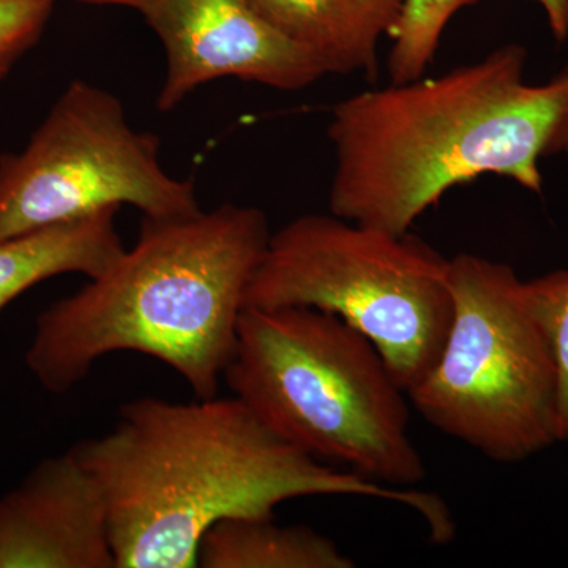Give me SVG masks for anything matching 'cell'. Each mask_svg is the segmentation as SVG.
<instances>
[{"label": "cell", "instance_id": "cell-1", "mask_svg": "<svg viewBox=\"0 0 568 568\" xmlns=\"http://www.w3.org/2000/svg\"><path fill=\"white\" fill-rule=\"evenodd\" d=\"M102 491L115 568H194L201 540L230 518L274 517L286 500H388L424 519L429 538L455 537L433 493L338 470L293 446L235 398L133 399L111 432L69 448Z\"/></svg>", "mask_w": 568, "mask_h": 568}, {"label": "cell", "instance_id": "cell-2", "mask_svg": "<svg viewBox=\"0 0 568 568\" xmlns=\"http://www.w3.org/2000/svg\"><path fill=\"white\" fill-rule=\"evenodd\" d=\"M526 62L525 48L504 44L439 77L336 103L328 211L402 235L452 189L481 175L541 194L540 160L562 152L568 130V65L529 84Z\"/></svg>", "mask_w": 568, "mask_h": 568}, {"label": "cell", "instance_id": "cell-3", "mask_svg": "<svg viewBox=\"0 0 568 568\" xmlns=\"http://www.w3.org/2000/svg\"><path fill=\"white\" fill-rule=\"evenodd\" d=\"M271 234L252 205L144 216L133 248L40 313L26 365L41 387L67 394L104 355L132 351L170 366L197 399L215 398Z\"/></svg>", "mask_w": 568, "mask_h": 568}, {"label": "cell", "instance_id": "cell-4", "mask_svg": "<svg viewBox=\"0 0 568 568\" xmlns=\"http://www.w3.org/2000/svg\"><path fill=\"white\" fill-rule=\"evenodd\" d=\"M223 379L287 443L395 488L425 480L405 388L361 332L306 306L244 308Z\"/></svg>", "mask_w": 568, "mask_h": 568}, {"label": "cell", "instance_id": "cell-5", "mask_svg": "<svg viewBox=\"0 0 568 568\" xmlns=\"http://www.w3.org/2000/svg\"><path fill=\"white\" fill-rule=\"evenodd\" d=\"M331 313L375 345L406 394L432 369L454 313L450 260L420 237L308 213L271 234L245 308Z\"/></svg>", "mask_w": 568, "mask_h": 568}, {"label": "cell", "instance_id": "cell-6", "mask_svg": "<svg viewBox=\"0 0 568 568\" xmlns=\"http://www.w3.org/2000/svg\"><path fill=\"white\" fill-rule=\"evenodd\" d=\"M454 313L446 342L410 405L444 435L496 463H521L558 444L556 372L508 264L450 257Z\"/></svg>", "mask_w": 568, "mask_h": 568}, {"label": "cell", "instance_id": "cell-7", "mask_svg": "<svg viewBox=\"0 0 568 568\" xmlns=\"http://www.w3.org/2000/svg\"><path fill=\"white\" fill-rule=\"evenodd\" d=\"M159 153L118 97L71 81L28 145L0 156V239L125 204L153 220L203 211L193 182L168 174Z\"/></svg>", "mask_w": 568, "mask_h": 568}, {"label": "cell", "instance_id": "cell-8", "mask_svg": "<svg viewBox=\"0 0 568 568\" xmlns=\"http://www.w3.org/2000/svg\"><path fill=\"white\" fill-rule=\"evenodd\" d=\"M138 11L166 51L160 111H171L200 85L220 80L304 91L325 77L308 52L284 37L250 0H77Z\"/></svg>", "mask_w": 568, "mask_h": 568}, {"label": "cell", "instance_id": "cell-9", "mask_svg": "<svg viewBox=\"0 0 568 568\" xmlns=\"http://www.w3.org/2000/svg\"><path fill=\"white\" fill-rule=\"evenodd\" d=\"M0 568H115L102 491L70 450L0 497Z\"/></svg>", "mask_w": 568, "mask_h": 568}, {"label": "cell", "instance_id": "cell-10", "mask_svg": "<svg viewBox=\"0 0 568 568\" xmlns=\"http://www.w3.org/2000/svg\"><path fill=\"white\" fill-rule=\"evenodd\" d=\"M325 74L377 73L383 39H392L406 0H250Z\"/></svg>", "mask_w": 568, "mask_h": 568}, {"label": "cell", "instance_id": "cell-11", "mask_svg": "<svg viewBox=\"0 0 568 568\" xmlns=\"http://www.w3.org/2000/svg\"><path fill=\"white\" fill-rule=\"evenodd\" d=\"M104 209L74 222L52 224L0 239V312L26 291L52 276L106 272L123 253L115 216Z\"/></svg>", "mask_w": 568, "mask_h": 568}, {"label": "cell", "instance_id": "cell-12", "mask_svg": "<svg viewBox=\"0 0 568 568\" xmlns=\"http://www.w3.org/2000/svg\"><path fill=\"white\" fill-rule=\"evenodd\" d=\"M203 568H354L331 537L274 517L230 518L205 532L197 551Z\"/></svg>", "mask_w": 568, "mask_h": 568}, {"label": "cell", "instance_id": "cell-13", "mask_svg": "<svg viewBox=\"0 0 568 568\" xmlns=\"http://www.w3.org/2000/svg\"><path fill=\"white\" fill-rule=\"evenodd\" d=\"M481 0H406L402 20L392 37L387 71L390 82H407L425 77L435 61L448 22L459 11Z\"/></svg>", "mask_w": 568, "mask_h": 568}, {"label": "cell", "instance_id": "cell-14", "mask_svg": "<svg viewBox=\"0 0 568 568\" xmlns=\"http://www.w3.org/2000/svg\"><path fill=\"white\" fill-rule=\"evenodd\" d=\"M523 290L555 364L558 440L568 443V268L523 282Z\"/></svg>", "mask_w": 568, "mask_h": 568}, {"label": "cell", "instance_id": "cell-15", "mask_svg": "<svg viewBox=\"0 0 568 568\" xmlns=\"http://www.w3.org/2000/svg\"><path fill=\"white\" fill-rule=\"evenodd\" d=\"M52 9L54 0H0V81L39 43Z\"/></svg>", "mask_w": 568, "mask_h": 568}, {"label": "cell", "instance_id": "cell-16", "mask_svg": "<svg viewBox=\"0 0 568 568\" xmlns=\"http://www.w3.org/2000/svg\"><path fill=\"white\" fill-rule=\"evenodd\" d=\"M547 17L549 31L559 43L568 39V0H532Z\"/></svg>", "mask_w": 568, "mask_h": 568}, {"label": "cell", "instance_id": "cell-17", "mask_svg": "<svg viewBox=\"0 0 568 568\" xmlns=\"http://www.w3.org/2000/svg\"><path fill=\"white\" fill-rule=\"evenodd\" d=\"M562 153H566L567 162H568V130H567V134H566V140H564Z\"/></svg>", "mask_w": 568, "mask_h": 568}]
</instances>
